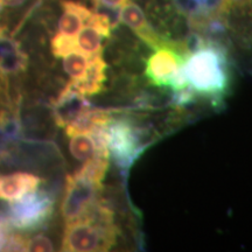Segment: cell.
<instances>
[{
	"mask_svg": "<svg viewBox=\"0 0 252 252\" xmlns=\"http://www.w3.org/2000/svg\"><path fill=\"white\" fill-rule=\"evenodd\" d=\"M63 8V14L59 20L58 33L64 34L69 36H76L82 27L87 24L88 19L93 12L87 6L80 2L64 0L61 2Z\"/></svg>",
	"mask_w": 252,
	"mask_h": 252,
	"instance_id": "obj_11",
	"label": "cell"
},
{
	"mask_svg": "<svg viewBox=\"0 0 252 252\" xmlns=\"http://www.w3.org/2000/svg\"><path fill=\"white\" fill-rule=\"evenodd\" d=\"M28 56L17 41L2 36L0 39V70L4 74H18L26 70Z\"/></svg>",
	"mask_w": 252,
	"mask_h": 252,
	"instance_id": "obj_12",
	"label": "cell"
},
{
	"mask_svg": "<svg viewBox=\"0 0 252 252\" xmlns=\"http://www.w3.org/2000/svg\"><path fill=\"white\" fill-rule=\"evenodd\" d=\"M26 0H0V11L7 7H18L23 5Z\"/></svg>",
	"mask_w": 252,
	"mask_h": 252,
	"instance_id": "obj_19",
	"label": "cell"
},
{
	"mask_svg": "<svg viewBox=\"0 0 252 252\" xmlns=\"http://www.w3.org/2000/svg\"><path fill=\"white\" fill-rule=\"evenodd\" d=\"M105 71L106 63L102 54L93 56L86 75L78 81L71 80L69 84L83 96H94L104 89V82L106 80Z\"/></svg>",
	"mask_w": 252,
	"mask_h": 252,
	"instance_id": "obj_10",
	"label": "cell"
},
{
	"mask_svg": "<svg viewBox=\"0 0 252 252\" xmlns=\"http://www.w3.org/2000/svg\"><path fill=\"white\" fill-rule=\"evenodd\" d=\"M147 59L145 77L151 84L161 89L178 91L188 87L185 63L189 52L185 43L165 40Z\"/></svg>",
	"mask_w": 252,
	"mask_h": 252,
	"instance_id": "obj_3",
	"label": "cell"
},
{
	"mask_svg": "<svg viewBox=\"0 0 252 252\" xmlns=\"http://www.w3.org/2000/svg\"><path fill=\"white\" fill-rule=\"evenodd\" d=\"M96 5H99L102 4L105 6V7H109V8H121L123 5H125L126 2L128 1V0H93Z\"/></svg>",
	"mask_w": 252,
	"mask_h": 252,
	"instance_id": "obj_18",
	"label": "cell"
},
{
	"mask_svg": "<svg viewBox=\"0 0 252 252\" xmlns=\"http://www.w3.org/2000/svg\"><path fill=\"white\" fill-rule=\"evenodd\" d=\"M27 251L32 252H43V251H54V245L47 236L39 234L28 238Z\"/></svg>",
	"mask_w": 252,
	"mask_h": 252,
	"instance_id": "obj_17",
	"label": "cell"
},
{
	"mask_svg": "<svg viewBox=\"0 0 252 252\" xmlns=\"http://www.w3.org/2000/svg\"><path fill=\"white\" fill-rule=\"evenodd\" d=\"M118 18L123 24L130 27L152 49L157 48V47L165 42L166 39L158 35L156 32L153 31V28L150 26L143 9L137 4L130 1V0L119 8Z\"/></svg>",
	"mask_w": 252,
	"mask_h": 252,
	"instance_id": "obj_8",
	"label": "cell"
},
{
	"mask_svg": "<svg viewBox=\"0 0 252 252\" xmlns=\"http://www.w3.org/2000/svg\"><path fill=\"white\" fill-rule=\"evenodd\" d=\"M7 87V80H6V74H4L1 70H0V91L2 89H6Z\"/></svg>",
	"mask_w": 252,
	"mask_h": 252,
	"instance_id": "obj_20",
	"label": "cell"
},
{
	"mask_svg": "<svg viewBox=\"0 0 252 252\" xmlns=\"http://www.w3.org/2000/svg\"><path fill=\"white\" fill-rule=\"evenodd\" d=\"M104 135L110 157L122 171H127L149 145V134L124 118L110 119L104 126Z\"/></svg>",
	"mask_w": 252,
	"mask_h": 252,
	"instance_id": "obj_4",
	"label": "cell"
},
{
	"mask_svg": "<svg viewBox=\"0 0 252 252\" xmlns=\"http://www.w3.org/2000/svg\"><path fill=\"white\" fill-rule=\"evenodd\" d=\"M54 212V198L46 190H34L9 202L7 220L11 228L36 230L46 225Z\"/></svg>",
	"mask_w": 252,
	"mask_h": 252,
	"instance_id": "obj_5",
	"label": "cell"
},
{
	"mask_svg": "<svg viewBox=\"0 0 252 252\" xmlns=\"http://www.w3.org/2000/svg\"><path fill=\"white\" fill-rule=\"evenodd\" d=\"M41 179L27 172H15L12 174H0V200L12 202L25 195L36 190Z\"/></svg>",
	"mask_w": 252,
	"mask_h": 252,
	"instance_id": "obj_9",
	"label": "cell"
},
{
	"mask_svg": "<svg viewBox=\"0 0 252 252\" xmlns=\"http://www.w3.org/2000/svg\"><path fill=\"white\" fill-rule=\"evenodd\" d=\"M91 108L86 96L77 93L70 84L61 91L58 98L55 99L53 110H54L55 123L60 127H65Z\"/></svg>",
	"mask_w": 252,
	"mask_h": 252,
	"instance_id": "obj_7",
	"label": "cell"
},
{
	"mask_svg": "<svg viewBox=\"0 0 252 252\" xmlns=\"http://www.w3.org/2000/svg\"><path fill=\"white\" fill-rule=\"evenodd\" d=\"M69 150H70L71 156L75 159L81 162H86L96 156L98 151H104L108 149L106 147H100L94 135L91 132H78V133L70 135Z\"/></svg>",
	"mask_w": 252,
	"mask_h": 252,
	"instance_id": "obj_13",
	"label": "cell"
},
{
	"mask_svg": "<svg viewBox=\"0 0 252 252\" xmlns=\"http://www.w3.org/2000/svg\"><path fill=\"white\" fill-rule=\"evenodd\" d=\"M77 49L76 36H69L58 33L52 40V52L56 58H64L69 53Z\"/></svg>",
	"mask_w": 252,
	"mask_h": 252,
	"instance_id": "obj_16",
	"label": "cell"
},
{
	"mask_svg": "<svg viewBox=\"0 0 252 252\" xmlns=\"http://www.w3.org/2000/svg\"><path fill=\"white\" fill-rule=\"evenodd\" d=\"M105 35L94 25L86 24L76 35L77 49L90 58L103 53L102 41Z\"/></svg>",
	"mask_w": 252,
	"mask_h": 252,
	"instance_id": "obj_14",
	"label": "cell"
},
{
	"mask_svg": "<svg viewBox=\"0 0 252 252\" xmlns=\"http://www.w3.org/2000/svg\"><path fill=\"white\" fill-rule=\"evenodd\" d=\"M102 185H97L78 174H68L65 178V191L63 196L61 213L65 223L74 222L86 216L99 200Z\"/></svg>",
	"mask_w": 252,
	"mask_h": 252,
	"instance_id": "obj_6",
	"label": "cell"
},
{
	"mask_svg": "<svg viewBox=\"0 0 252 252\" xmlns=\"http://www.w3.org/2000/svg\"><path fill=\"white\" fill-rule=\"evenodd\" d=\"M117 228L112 210L100 198L86 216L65 223L61 250L68 252L108 251L115 245Z\"/></svg>",
	"mask_w": 252,
	"mask_h": 252,
	"instance_id": "obj_2",
	"label": "cell"
},
{
	"mask_svg": "<svg viewBox=\"0 0 252 252\" xmlns=\"http://www.w3.org/2000/svg\"><path fill=\"white\" fill-rule=\"evenodd\" d=\"M188 87L198 97L220 100L229 88L226 52L220 43L206 39L202 47L190 53L185 63Z\"/></svg>",
	"mask_w": 252,
	"mask_h": 252,
	"instance_id": "obj_1",
	"label": "cell"
},
{
	"mask_svg": "<svg viewBox=\"0 0 252 252\" xmlns=\"http://www.w3.org/2000/svg\"><path fill=\"white\" fill-rule=\"evenodd\" d=\"M90 61V56L83 54L80 50H75L63 58V69L72 81H78L86 75Z\"/></svg>",
	"mask_w": 252,
	"mask_h": 252,
	"instance_id": "obj_15",
	"label": "cell"
}]
</instances>
